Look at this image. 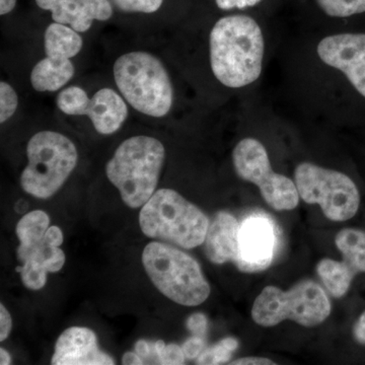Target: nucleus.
<instances>
[{
	"instance_id": "nucleus-1",
	"label": "nucleus",
	"mask_w": 365,
	"mask_h": 365,
	"mask_svg": "<svg viewBox=\"0 0 365 365\" xmlns=\"http://www.w3.org/2000/svg\"><path fill=\"white\" fill-rule=\"evenodd\" d=\"M264 53L260 26L245 14L220 19L209 36L211 71L222 85L230 88H245L260 78Z\"/></svg>"
},
{
	"instance_id": "nucleus-2",
	"label": "nucleus",
	"mask_w": 365,
	"mask_h": 365,
	"mask_svg": "<svg viewBox=\"0 0 365 365\" xmlns=\"http://www.w3.org/2000/svg\"><path fill=\"white\" fill-rule=\"evenodd\" d=\"M165 160V146L157 138L133 136L120 144L106 174L126 205L143 207L157 191Z\"/></svg>"
},
{
	"instance_id": "nucleus-3",
	"label": "nucleus",
	"mask_w": 365,
	"mask_h": 365,
	"mask_svg": "<svg viewBox=\"0 0 365 365\" xmlns=\"http://www.w3.org/2000/svg\"><path fill=\"white\" fill-rule=\"evenodd\" d=\"M115 83L132 108L146 116L162 118L174 103V88L160 59L148 52L126 53L114 64Z\"/></svg>"
},
{
	"instance_id": "nucleus-4",
	"label": "nucleus",
	"mask_w": 365,
	"mask_h": 365,
	"mask_svg": "<svg viewBox=\"0 0 365 365\" xmlns=\"http://www.w3.org/2000/svg\"><path fill=\"white\" fill-rule=\"evenodd\" d=\"M139 225L146 237L194 249L204 244L210 223L200 209L178 192L160 189L143 206Z\"/></svg>"
},
{
	"instance_id": "nucleus-5",
	"label": "nucleus",
	"mask_w": 365,
	"mask_h": 365,
	"mask_svg": "<svg viewBox=\"0 0 365 365\" xmlns=\"http://www.w3.org/2000/svg\"><path fill=\"white\" fill-rule=\"evenodd\" d=\"M143 263L155 287L176 304L196 307L208 299L210 287L198 262L181 250L150 242L144 249Z\"/></svg>"
},
{
	"instance_id": "nucleus-6",
	"label": "nucleus",
	"mask_w": 365,
	"mask_h": 365,
	"mask_svg": "<svg viewBox=\"0 0 365 365\" xmlns=\"http://www.w3.org/2000/svg\"><path fill=\"white\" fill-rule=\"evenodd\" d=\"M28 165L21 186L36 198L48 199L61 189L76 169L78 153L71 139L55 131L35 134L26 145Z\"/></svg>"
},
{
	"instance_id": "nucleus-7",
	"label": "nucleus",
	"mask_w": 365,
	"mask_h": 365,
	"mask_svg": "<svg viewBox=\"0 0 365 365\" xmlns=\"http://www.w3.org/2000/svg\"><path fill=\"white\" fill-rule=\"evenodd\" d=\"M50 218L42 210H35L21 218L16 227L20 246L16 267L21 281L31 290H40L47 283V274L56 273L66 264V254L60 249L63 234L58 227H49Z\"/></svg>"
},
{
	"instance_id": "nucleus-8",
	"label": "nucleus",
	"mask_w": 365,
	"mask_h": 365,
	"mask_svg": "<svg viewBox=\"0 0 365 365\" xmlns=\"http://www.w3.org/2000/svg\"><path fill=\"white\" fill-rule=\"evenodd\" d=\"M331 313L325 290L318 283L304 280L288 292L267 287L255 300L252 318L262 327H273L292 319L304 327L323 323Z\"/></svg>"
},
{
	"instance_id": "nucleus-9",
	"label": "nucleus",
	"mask_w": 365,
	"mask_h": 365,
	"mask_svg": "<svg viewBox=\"0 0 365 365\" xmlns=\"http://www.w3.org/2000/svg\"><path fill=\"white\" fill-rule=\"evenodd\" d=\"M299 197L309 204H319L333 222H346L356 215L360 196L355 182L347 175L302 163L294 170Z\"/></svg>"
},
{
	"instance_id": "nucleus-10",
	"label": "nucleus",
	"mask_w": 365,
	"mask_h": 365,
	"mask_svg": "<svg viewBox=\"0 0 365 365\" xmlns=\"http://www.w3.org/2000/svg\"><path fill=\"white\" fill-rule=\"evenodd\" d=\"M232 162L237 176L253 182L268 205L275 210H292L299 205L297 185L289 178L274 172L267 150L260 141L245 138L235 146Z\"/></svg>"
},
{
	"instance_id": "nucleus-11",
	"label": "nucleus",
	"mask_w": 365,
	"mask_h": 365,
	"mask_svg": "<svg viewBox=\"0 0 365 365\" xmlns=\"http://www.w3.org/2000/svg\"><path fill=\"white\" fill-rule=\"evenodd\" d=\"M83 45V38L71 26L58 23L48 26L44 35L46 57L31 72L34 90L56 91L68 83L76 71L71 59L81 52Z\"/></svg>"
},
{
	"instance_id": "nucleus-12",
	"label": "nucleus",
	"mask_w": 365,
	"mask_h": 365,
	"mask_svg": "<svg viewBox=\"0 0 365 365\" xmlns=\"http://www.w3.org/2000/svg\"><path fill=\"white\" fill-rule=\"evenodd\" d=\"M57 106L69 116H88L96 130L103 135L119 130L128 117L124 98L112 88H102L90 98L79 86H69L59 93Z\"/></svg>"
},
{
	"instance_id": "nucleus-13",
	"label": "nucleus",
	"mask_w": 365,
	"mask_h": 365,
	"mask_svg": "<svg viewBox=\"0 0 365 365\" xmlns=\"http://www.w3.org/2000/svg\"><path fill=\"white\" fill-rule=\"evenodd\" d=\"M317 53L327 66L343 72L365 98V34L328 36L319 43Z\"/></svg>"
},
{
	"instance_id": "nucleus-14",
	"label": "nucleus",
	"mask_w": 365,
	"mask_h": 365,
	"mask_svg": "<svg viewBox=\"0 0 365 365\" xmlns=\"http://www.w3.org/2000/svg\"><path fill=\"white\" fill-rule=\"evenodd\" d=\"M240 255L242 272L265 270L273 261L276 235L273 223L263 216H251L241 223Z\"/></svg>"
},
{
	"instance_id": "nucleus-15",
	"label": "nucleus",
	"mask_w": 365,
	"mask_h": 365,
	"mask_svg": "<svg viewBox=\"0 0 365 365\" xmlns=\"http://www.w3.org/2000/svg\"><path fill=\"white\" fill-rule=\"evenodd\" d=\"M53 365H113L115 360L98 348V338L91 329L71 327L55 344Z\"/></svg>"
},
{
	"instance_id": "nucleus-16",
	"label": "nucleus",
	"mask_w": 365,
	"mask_h": 365,
	"mask_svg": "<svg viewBox=\"0 0 365 365\" xmlns=\"http://www.w3.org/2000/svg\"><path fill=\"white\" fill-rule=\"evenodd\" d=\"M36 4L50 11L55 23L69 26L78 33L88 32L93 21H108L113 16L109 0H36Z\"/></svg>"
},
{
	"instance_id": "nucleus-17",
	"label": "nucleus",
	"mask_w": 365,
	"mask_h": 365,
	"mask_svg": "<svg viewBox=\"0 0 365 365\" xmlns=\"http://www.w3.org/2000/svg\"><path fill=\"white\" fill-rule=\"evenodd\" d=\"M240 228L241 223L230 213L220 211L215 215L209 225L204 241V250L209 261L218 265L232 262L241 268Z\"/></svg>"
},
{
	"instance_id": "nucleus-18",
	"label": "nucleus",
	"mask_w": 365,
	"mask_h": 365,
	"mask_svg": "<svg viewBox=\"0 0 365 365\" xmlns=\"http://www.w3.org/2000/svg\"><path fill=\"white\" fill-rule=\"evenodd\" d=\"M335 244L343 255V263L351 269L355 275L365 273V232L345 228L336 235Z\"/></svg>"
},
{
	"instance_id": "nucleus-19",
	"label": "nucleus",
	"mask_w": 365,
	"mask_h": 365,
	"mask_svg": "<svg viewBox=\"0 0 365 365\" xmlns=\"http://www.w3.org/2000/svg\"><path fill=\"white\" fill-rule=\"evenodd\" d=\"M317 271L324 285L334 297H344L349 290L355 273L343 262L323 259L317 266Z\"/></svg>"
},
{
	"instance_id": "nucleus-20",
	"label": "nucleus",
	"mask_w": 365,
	"mask_h": 365,
	"mask_svg": "<svg viewBox=\"0 0 365 365\" xmlns=\"http://www.w3.org/2000/svg\"><path fill=\"white\" fill-rule=\"evenodd\" d=\"M239 348V341L227 337L220 340L215 345L205 348L196 359V364L217 365L227 364L232 359V353Z\"/></svg>"
},
{
	"instance_id": "nucleus-21",
	"label": "nucleus",
	"mask_w": 365,
	"mask_h": 365,
	"mask_svg": "<svg viewBox=\"0 0 365 365\" xmlns=\"http://www.w3.org/2000/svg\"><path fill=\"white\" fill-rule=\"evenodd\" d=\"M321 11L332 18L365 13V0H316Z\"/></svg>"
},
{
	"instance_id": "nucleus-22",
	"label": "nucleus",
	"mask_w": 365,
	"mask_h": 365,
	"mask_svg": "<svg viewBox=\"0 0 365 365\" xmlns=\"http://www.w3.org/2000/svg\"><path fill=\"white\" fill-rule=\"evenodd\" d=\"M19 97L13 86L7 83H0V123H4L14 116L18 110Z\"/></svg>"
},
{
	"instance_id": "nucleus-23",
	"label": "nucleus",
	"mask_w": 365,
	"mask_h": 365,
	"mask_svg": "<svg viewBox=\"0 0 365 365\" xmlns=\"http://www.w3.org/2000/svg\"><path fill=\"white\" fill-rule=\"evenodd\" d=\"M115 6L125 13L153 14L163 6V0H111Z\"/></svg>"
},
{
	"instance_id": "nucleus-24",
	"label": "nucleus",
	"mask_w": 365,
	"mask_h": 365,
	"mask_svg": "<svg viewBox=\"0 0 365 365\" xmlns=\"http://www.w3.org/2000/svg\"><path fill=\"white\" fill-rule=\"evenodd\" d=\"M158 364L181 365L185 364L184 352L181 346L174 344L165 345V348L158 353Z\"/></svg>"
},
{
	"instance_id": "nucleus-25",
	"label": "nucleus",
	"mask_w": 365,
	"mask_h": 365,
	"mask_svg": "<svg viewBox=\"0 0 365 365\" xmlns=\"http://www.w3.org/2000/svg\"><path fill=\"white\" fill-rule=\"evenodd\" d=\"M186 326L192 335L206 339L208 321L205 314L201 313L191 314L188 319H187Z\"/></svg>"
},
{
	"instance_id": "nucleus-26",
	"label": "nucleus",
	"mask_w": 365,
	"mask_h": 365,
	"mask_svg": "<svg viewBox=\"0 0 365 365\" xmlns=\"http://www.w3.org/2000/svg\"><path fill=\"white\" fill-rule=\"evenodd\" d=\"M206 348V339L192 335L182 346L186 359H196Z\"/></svg>"
},
{
	"instance_id": "nucleus-27",
	"label": "nucleus",
	"mask_w": 365,
	"mask_h": 365,
	"mask_svg": "<svg viewBox=\"0 0 365 365\" xmlns=\"http://www.w3.org/2000/svg\"><path fill=\"white\" fill-rule=\"evenodd\" d=\"M135 352L143 359V361L150 360L151 364H158L155 343H150L146 340H138L135 343Z\"/></svg>"
},
{
	"instance_id": "nucleus-28",
	"label": "nucleus",
	"mask_w": 365,
	"mask_h": 365,
	"mask_svg": "<svg viewBox=\"0 0 365 365\" xmlns=\"http://www.w3.org/2000/svg\"><path fill=\"white\" fill-rule=\"evenodd\" d=\"M216 4L223 11L230 9H244L247 7H253L260 4L261 0H215Z\"/></svg>"
},
{
	"instance_id": "nucleus-29",
	"label": "nucleus",
	"mask_w": 365,
	"mask_h": 365,
	"mask_svg": "<svg viewBox=\"0 0 365 365\" xmlns=\"http://www.w3.org/2000/svg\"><path fill=\"white\" fill-rule=\"evenodd\" d=\"M13 328V319L4 304H0V341L7 339Z\"/></svg>"
},
{
	"instance_id": "nucleus-30",
	"label": "nucleus",
	"mask_w": 365,
	"mask_h": 365,
	"mask_svg": "<svg viewBox=\"0 0 365 365\" xmlns=\"http://www.w3.org/2000/svg\"><path fill=\"white\" fill-rule=\"evenodd\" d=\"M232 365H274L272 360L263 359V357H244L230 362Z\"/></svg>"
},
{
	"instance_id": "nucleus-31",
	"label": "nucleus",
	"mask_w": 365,
	"mask_h": 365,
	"mask_svg": "<svg viewBox=\"0 0 365 365\" xmlns=\"http://www.w3.org/2000/svg\"><path fill=\"white\" fill-rule=\"evenodd\" d=\"M355 340L360 344L365 345V313L362 314L353 328Z\"/></svg>"
},
{
	"instance_id": "nucleus-32",
	"label": "nucleus",
	"mask_w": 365,
	"mask_h": 365,
	"mask_svg": "<svg viewBox=\"0 0 365 365\" xmlns=\"http://www.w3.org/2000/svg\"><path fill=\"white\" fill-rule=\"evenodd\" d=\"M122 364L126 365H141L144 364V361L136 352H127L122 357Z\"/></svg>"
},
{
	"instance_id": "nucleus-33",
	"label": "nucleus",
	"mask_w": 365,
	"mask_h": 365,
	"mask_svg": "<svg viewBox=\"0 0 365 365\" xmlns=\"http://www.w3.org/2000/svg\"><path fill=\"white\" fill-rule=\"evenodd\" d=\"M16 0H0V14L4 16L14 11L16 7Z\"/></svg>"
},
{
	"instance_id": "nucleus-34",
	"label": "nucleus",
	"mask_w": 365,
	"mask_h": 365,
	"mask_svg": "<svg viewBox=\"0 0 365 365\" xmlns=\"http://www.w3.org/2000/svg\"><path fill=\"white\" fill-rule=\"evenodd\" d=\"M11 364V357L9 355V353L6 351V349L1 348L0 349V364L1 365H9Z\"/></svg>"
}]
</instances>
